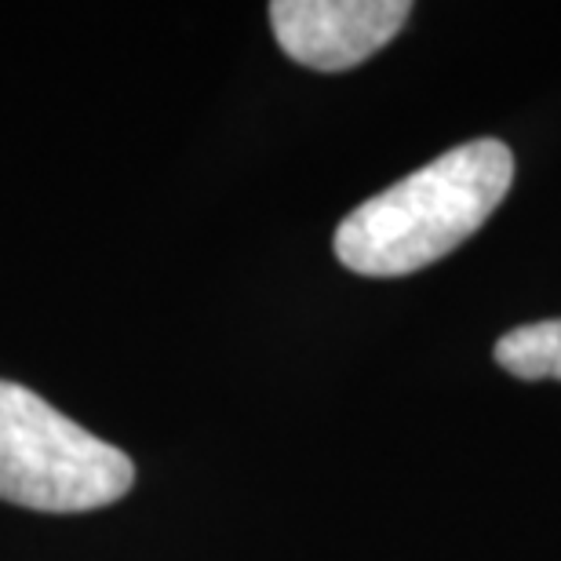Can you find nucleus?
<instances>
[{"label":"nucleus","mask_w":561,"mask_h":561,"mask_svg":"<svg viewBox=\"0 0 561 561\" xmlns=\"http://www.w3.org/2000/svg\"><path fill=\"white\" fill-rule=\"evenodd\" d=\"M511 183L514 153L507 142L456 146L357 205L335 230V260L362 277L416 274L485 227Z\"/></svg>","instance_id":"obj_1"},{"label":"nucleus","mask_w":561,"mask_h":561,"mask_svg":"<svg viewBox=\"0 0 561 561\" xmlns=\"http://www.w3.org/2000/svg\"><path fill=\"white\" fill-rule=\"evenodd\" d=\"M136 467L117 445L55 412L33 390L0 379V500L77 514L121 500Z\"/></svg>","instance_id":"obj_2"},{"label":"nucleus","mask_w":561,"mask_h":561,"mask_svg":"<svg viewBox=\"0 0 561 561\" xmlns=\"http://www.w3.org/2000/svg\"><path fill=\"white\" fill-rule=\"evenodd\" d=\"M412 15L405 0H274L271 26L299 66L340 73L373 59Z\"/></svg>","instance_id":"obj_3"},{"label":"nucleus","mask_w":561,"mask_h":561,"mask_svg":"<svg viewBox=\"0 0 561 561\" xmlns=\"http://www.w3.org/2000/svg\"><path fill=\"white\" fill-rule=\"evenodd\" d=\"M492 354L518 379H561V318L503 332Z\"/></svg>","instance_id":"obj_4"}]
</instances>
